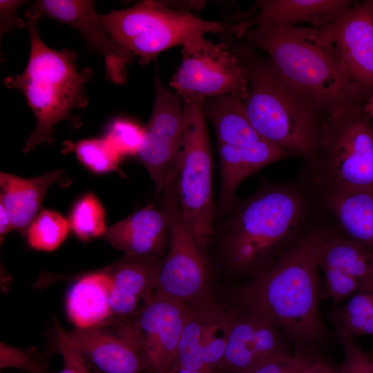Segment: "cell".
<instances>
[{
	"instance_id": "obj_1",
	"label": "cell",
	"mask_w": 373,
	"mask_h": 373,
	"mask_svg": "<svg viewBox=\"0 0 373 373\" xmlns=\"http://www.w3.org/2000/svg\"><path fill=\"white\" fill-rule=\"evenodd\" d=\"M334 229L332 222L314 220L271 265L236 292V308L272 323L298 354L307 355L305 351L326 336L318 306V270Z\"/></svg>"
},
{
	"instance_id": "obj_2",
	"label": "cell",
	"mask_w": 373,
	"mask_h": 373,
	"mask_svg": "<svg viewBox=\"0 0 373 373\" xmlns=\"http://www.w3.org/2000/svg\"><path fill=\"white\" fill-rule=\"evenodd\" d=\"M318 201L299 179L262 186L238 204L222 240L226 261L236 272L256 277L314 221Z\"/></svg>"
},
{
	"instance_id": "obj_3",
	"label": "cell",
	"mask_w": 373,
	"mask_h": 373,
	"mask_svg": "<svg viewBox=\"0 0 373 373\" xmlns=\"http://www.w3.org/2000/svg\"><path fill=\"white\" fill-rule=\"evenodd\" d=\"M247 74V116L265 138L305 160L316 152L329 111L289 83L271 60L233 36L222 35Z\"/></svg>"
},
{
	"instance_id": "obj_4",
	"label": "cell",
	"mask_w": 373,
	"mask_h": 373,
	"mask_svg": "<svg viewBox=\"0 0 373 373\" xmlns=\"http://www.w3.org/2000/svg\"><path fill=\"white\" fill-rule=\"evenodd\" d=\"M242 38L254 49L266 52L287 83L328 111L346 103L365 104L344 73L336 48L325 29L253 26Z\"/></svg>"
},
{
	"instance_id": "obj_5",
	"label": "cell",
	"mask_w": 373,
	"mask_h": 373,
	"mask_svg": "<svg viewBox=\"0 0 373 373\" xmlns=\"http://www.w3.org/2000/svg\"><path fill=\"white\" fill-rule=\"evenodd\" d=\"M26 17L30 39L28 64L23 73L6 77L3 83L8 88L23 93L35 115V128L23 149L28 153L41 143L52 144L55 125L62 120H74L72 112L88 106L86 86L93 71L78 67L77 52L48 46L38 32L40 19Z\"/></svg>"
},
{
	"instance_id": "obj_6",
	"label": "cell",
	"mask_w": 373,
	"mask_h": 373,
	"mask_svg": "<svg viewBox=\"0 0 373 373\" xmlns=\"http://www.w3.org/2000/svg\"><path fill=\"white\" fill-rule=\"evenodd\" d=\"M364 106L350 102L329 111L318 148L298 178L316 199L373 191V128Z\"/></svg>"
},
{
	"instance_id": "obj_7",
	"label": "cell",
	"mask_w": 373,
	"mask_h": 373,
	"mask_svg": "<svg viewBox=\"0 0 373 373\" xmlns=\"http://www.w3.org/2000/svg\"><path fill=\"white\" fill-rule=\"evenodd\" d=\"M105 29L119 47L139 57L144 65L166 49L184 46L208 33L231 35L241 32L238 21H211L166 3L142 1L123 10L100 15Z\"/></svg>"
},
{
	"instance_id": "obj_8",
	"label": "cell",
	"mask_w": 373,
	"mask_h": 373,
	"mask_svg": "<svg viewBox=\"0 0 373 373\" xmlns=\"http://www.w3.org/2000/svg\"><path fill=\"white\" fill-rule=\"evenodd\" d=\"M184 133L175 184L181 215L206 254L213 233L216 207L212 189V156L204 100L183 99Z\"/></svg>"
},
{
	"instance_id": "obj_9",
	"label": "cell",
	"mask_w": 373,
	"mask_h": 373,
	"mask_svg": "<svg viewBox=\"0 0 373 373\" xmlns=\"http://www.w3.org/2000/svg\"><path fill=\"white\" fill-rule=\"evenodd\" d=\"M172 178L158 197L169 227V244L155 293L186 305L211 297L206 254L194 239L180 211Z\"/></svg>"
},
{
	"instance_id": "obj_10",
	"label": "cell",
	"mask_w": 373,
	"mask_h": 373,
	"mask_svg": "<svg viewBox=\"0 0 373 373\" xmlns=\"http://www.w3.org/2000/svg\"><path fill=\"white\" fill-rule=\"evenodd\" d=\"M182 59L170 87L182 99L204 100L224 95L245 97L248 80L236 55L224 40L201 37L182 46Z\"/></svg>"
},
{
	"instance_id": "obj_11",
	"label": "cell",
	"mask_w": 373,
	"mask_h": 373,
	"mask_svg": "<svg viewBox=\"0 0 373 373\" xmlns=\"http://www.w3.org/2000/svg\"><path fill=\"white\" fill-rule=\"evenodd\" d=\"M188 305L155 293L140 314L114 320L115 333L139 356L145 373H166L174 362Z\"/></svg>"
},
{
	"instance_id": "obj_12",
	"label": "cell",
	"mask_w": 373,
	"mask_h": 373,
	"mask_svg": "<svg viewBox=\"0 0 373 373\" xmlns=\"http://www.w3.org/2000/svg\"><path fill=\"white\" fill-rule=\"evenodd\" d=\"M153 85L155 97L144 126V142L135 157L146 169L159 196L178 171L184 119L180 95L164 85L158 74Z\"/></svg>"
},
{
	"instance_id": "obj_13",
	"label": "cell",
	"mask_w": 373,
	"mask_h": 373,
	"mask_svg": "<svg viewBox=\"0 0 373 373\" xmlns=\"http://www.w3.org/2000/svg\"><path fill=\"white\" fill-rule=\"evenodd\" d=\"M324 29L344 73L366 103L373 93V0L354 1Z\"/></svg>"
},
{
	"instance_id": "obj_14",
	"label": "cell",
	"mask_w": 373,
	"mask_h": 373,
	"mask_svg": "<svg viewBox=\"0 0 373 373\" xmlns=\"http://www.w3.org/2000/svg\"><path fill=\"white\" fill-rule=\"evenodd\" d=\"M187 305L174 361L189 369L214 373L226 349L233 309L225 310L211 297Z\"/></svg>"
},
{
	"instance_id": "obj_15",
	"label": "cell",
	"mask_w": 373,
	"mask_h": 373,
	"mask_svg": "<svg viewBox=\"0 0 373 373\" xmlns=\"http://www.w3.org/2000/svg\"><path fill=\"white\" fill-rule=\"evenodd\" d=\"M99 13L90 0H39L26 16H41L68 25L84 39L87 47L103 57L106 77L112 82L124 84L127 78V64L134 55L116 44L102 24Z\"/></svg>"
},
{
	"instance_id": "obj_16",
	"label": "cell",
	"mask_w": 373,
	"mask_h": 373,
	"mask_svg": "<svg viewBox=\"0 0 373 373\" xmlns=\"http://www.w3.org/2000/svg\"><path fill=\"white\" fill-rule=\"evenodd\" d=\"M206 119L211 123L218 143L240 149L254 173L278 161L296 157L262 136L251 125L238 95L209 97L202 102Z\"/></svg>"
},
{
	"instance_id": "obj_17",
	"label": "cell",
	"mask_w": 373,
	"mask_h": 373,
	"mask_svg": "<svg viewBox=\"0 0 373 373\" xmlns=\"http://www.w3.org/2000/svg\"><path fill=\"white\" fill-rule=\"evenodd\" d=\"M287 339L270 322L242 309H233L223 358L214 373H249L264 363L289 354Z\"/></svg>"
},
{
	"instance_id": "obj_18",
	"label": "cell",
	"mask_w": 373,
	"mask_h": 373,
	"mask_svg": "<svg viewBox=\"0 0 373 373\" xmlns=\"http://www.w3.org/2000/svg\"><path fill=\"white\" fill-rule=\"evenodd\" d=\"M162 258L125 255L109 265L112 280L111 319H124L143 312L157 288Z\"/></svg>"
},
{
	"instance_id": "obj_19",
	"label": "cell",
	"mask_w": 373,
	"mask_h": 373,
	"mask_svg": "<svg viewBox=\"0 0 373 373\" xmlns=\"http://www.w3.org/2000/svg\"><path fill=\"white\" fill-rule=\"evenodd\" d=\"M354 2L349 0H260L256 13L240 20L242 35L253 26L278 28L307 25L324 29Z\"/></svg>"
},
{
	"instance_id": "obj_20",
	"label": "cell",
	"mask_w": 373,
	"mask_h": 373,
	"mask_svg": "<svg viewBox=\"0 0 373 373\" xmlns=\"http://www.w3.org/2000/svg\"><path fill=\"white\" fill-rule=\"evenodd\" d=\"M169 236L165 211L149 204L108 227L103 237L125 255L162 258L167 250Z\"/></svg>"
},
{
	"instance_id": "obj_21",
	"label": "cell",
	"mask_w": 373,
	"mask_h": 373,
	"mask_svg": "<svg viewBox=\"0 0 373 373\" xmlns=\"http://www.w3.org/2000/svg\"><path fill=\"white\" fill-rule=\"evenodd\" d=\"M70 342L104 373H143L136 352L115 333L95 327L66 331Z\"/></svg>"
},
{
	"instance_id": "obj_22",
	"label": "cell",
	"mask_w": 373,
	"mask_h": 373,
	"mask_svg": "<svg viewBox=\"0 0 373 373\" xmlns=\"http://www.w3.org/2000/svg\"><path fill=\"white\" fill-rule=\"evenodd\" d=\"M317 201L339 233L373 251V191L326 195Z\"/></svg>"
},
{
	"instance_id": "obj_23",
	"label": "cell",
	"mask_w": 373,
	"mask_h": 373,
	"mask_svg": "<svg viewBox=\"0 0 373 373\" xmlns=\"http://www.w3.org/2000/svg\"><path fill=\"white\" fill-rule=\"evenodd\" d=\"M63 175L55 170L41 176L21 178L0 173V205L6 211L13 229L26 234L50 187Z\"/></svg>"
},
{
	"instance_id": "obj_24",
	"label": "cell",
	"mask_w": 373,
	"mask_h": 373,
	"mask_svg": "<svg viewBox=\"0 0 373 373\" xmlns=\"http://www.w3.org/2000/svg\"><path fill=\"white\" fill-rule=\"evenodd\" d=\"M112 280L106 269L79 278L69 289L66 311L75 328L100 327L111 320L110 296Z\"/></svg>"
},
{
	"instance_id": "obj_25",
	"label": "cell",
	"mask_w": 373,
	"mask_h": 373,
	"mask_svg": "<svg viewBox=\"0 0 373 373\" xmlns=\"http://www.w3.org/2000/svg\"><path fill=\"white\" fill-rule=\"evenodd\" d=\"M321 267L336 269L363 281L373 276V251L348 239L335 228L322 250Z\"/></svg>"
},
{
	"instance_id": "obj_26",
	"label": "cell",
	"mask_w": 373,
	"mask_h": 373,
	"mask_svg": "<svg viewBox=\"0 0 373 373\" xmlns=\"http://www.w3.org/2000/svg\"><path fill=\"white\" fill-rule=\"evenodd\" d=\"M63 145V153H74L83 165L97 174L117 171L122 158L104 137L67 140Z\"/></svg>"
},
{
	"instance_id": "obj_27",
	"label": "cell",
	"mask_w": 373,
	"mask_h": 373,
	"mask_svg": "<svg viewBox=\"0 0 373 373\" xmlns=\"http://www.w3.org/2000/svg\"><path fill=\"white\" fill-rule=\"evenodd\" d=\"M373 312V276L361 281L348 302L332 312L338 332L359 336L365 321Z\"/></svg>"
},
{
	"instance_id": "obj_28",
	"label": "cell",
	"mask_w": 373,
	"mask_h": 373,
	"mask_svg": "<svg viewBox=\"0 0 373 373\" xmlns=\"http://www.w3.org/2000/svg\"><path fill=\"white\" fill-rule=\"evenodd\" d=\"M68 220L70 230L84 242L104 236L107 229L104 209L91 193L85 194L75 203Z\"/></svg>"
},
{
	"instance_id": "obj_29",
	"label": "cell",
	"mask_w": 373,
	"mask_h": 373,
	"mask_svg": "<svg viewBox=\"0 0 373 373\" xmlns=\"http://www.w3.org/2000/svg\"><path fill=\"white\" fill-rule=\"evenodd\" d=\"M68 220L54 211L43 209L30 224L26 236L33 249L51 251L59 247L70 231Z\"/></svg>"
},
{
	"instance_id": "obj_30",
	"label": "cell",
	"mask_w": 373,
	"mask_h": 373,
	"mask_svg": "<svg viewBox=\"0 0 373 373\" xmlns=\"http://www.w3.org/2000/svg\"><path fill=\"white\" fill-rule=\"evenodd\" d=\"M104 137L122 157H135L144 142V127L128 119H116L109 124Z\"/></svg>"
},
{
	"instance_id": "obj_31",
	"label": "cell",
	"mask_w": 373,
	"mask_h": 373,
	"mask_svg": "<svg viewBox=\"0 0 373 373\" xmlns=\"http://www.w3.org/2000/svg\"><path fill=\"white\" fill-rule=\"evenodd\" d=\"M339 341L344 352V359L337 368V373H373V358L353 341V336L338 332Z\"/></svg>"
},
{
	"instance_id": "obj_32",
	"label": "cell",
	"mask_w": 373,
	"mask_h": 373,
	"mask_svg": "<svg viewBox=\"0 0 373 373\" xmlns=\"http://www.w3.org/2000/svg\"><path fill=\"white\" fill-rule=\"evenodd\" d=\"M320 269L324 274L327 296L334 304L353 296L361 286V281L345 272L330 267Z\"/></svg>"
},
{
	"instance_id": "obj_33",
	"label": "cell",
	"mask_w": 373,
	"mask_h": 373,
	"mask_svg": "<svg viewBox=\"0 0 373 373\" xmlns=\"http://www.w3.org/2000/svg\"><path fill=\"white\" fill-rule=\"evenodd\" d=\"M55 327L57 345L64 361L63 369L59 373H86L88 369L85 356L70 342L66 331L57 320H55Z\"/></svg>"
},
{
	"instance_id": "obj_34",
	"label": "cell",
	"mask_w": 373,
	"mask_h": 373,
	"mask_svg": "<svg viewBox=\"0 0 373 373\" xmlns=\"http://www.w3.org/2000/svg\"><path fill=\"white\" fill-rule=\"evenodd\" d=\"M32 350H23L0 343V368L15 367L31 372H43L42 367L35 361Z\"/></svg>"
},
{
	"instance_id": "obj_35",
	"label": "cell",
	"mask_w": 373,
	"mask_h": 373,
	"mask_svg": "<svg viewBox=\"0 0 373 373\" xmlns=\"http://www.w3.org/2000/svg\"><path fill=\"white\" fill-rule=\"evenodd\" d=\"M312 358L302 354H289L275 358L249 373H300Z\"/></svg>"
},
{
	"instance_id": "obj_36",
	"label": "cell",
	"mask_w": 373,
	"mask_h": 373,
	"mask_svg": "<svg viewBox=\"0 0 373 373\" xmlns=\"http://www.w3.org/2000/svg\"><path fill=\"white\" fill-rule=\"evenodd\" d=\"M24 3V1L1 0V37L15 28H21L24 22L17 15L18 7Z\"/></svg>"
},
{
	"instance_id": "obj_37",
	"label": "cell",
	"mask_w": 373,
	"mask_h": 373,
	"mask_svg": "<svg viewBox=\"0 0 373 373\" xmlns=\"http://www.w3.org/2000/svg\"><path fill=\"white\" fill-rule=\"evenodd\" d=\"M300 373H337V368L323 359L311 358Z\"/></svg>"
},
{
	"instance_id": "obj_38",
	"label": "cell",
	"mask_w": 373,
	"mask_h": 373,
	"mask_svg": "<svg viewBox=\"0 0 373 373\" xmlns=\"http://www.w3.org/2000/svg\"><path fill=\"white\" fill-rule=\"evenodd\" d=\"M13 229L12 223L3 207L0 205V238L3 241L9 231Z\"/></svg>"
},
{
	"instance_id": "obj_39",
	"label": "cell",
	"mask_w": 373,
	"mask_h": 373,
	"mask_svg": "<svg viewBox=\"0 0 373 373\" xmlns=\"http://www.w3.org/2000/svg\"><path fill=\"white\" fill-rule=\"evenodd\" d=\"M166 373H206V372L185 367L174 361Z\"/></svg>"
},
{
	"instance_id": "obj_40",
	"label": "cell",
	"mask_w": 373,
	"mask_h": 373,
	"mask_svg": "<svg viewBox=\"0 0 373 373\" xmlns=\"http://www.w3.org/2000/svg\"><path fill=\"white\" fill-rule=\"evenodd\" d=\"M365 111L369 116L373 128V93L365 104Z\"/></svg>"
},
{
	"instance_id": "obj_41",
	"label": "cell",
	"mask_w": 373,
	"mask_h": 373,
	"mask_svg": "<svg viewBox=\"0 0 373 373\" xmlns=\"http://www.w3.org/2000/svg\"><path fill=\"white\" fill-rule=\"evenodd\" d=\"M35 373H48V372H35Z\"/></svg>"
},
{
	"instance_id": "obj_42",
	"label": "cell",
	"mask_w": 373,
	"mask_h": 373,
	"mask_svg": "<svg viewBox=\"0 0 373 373\" xmlns=\"http://www.w3.org/2000/svg\"><path fill=\"white\" fill-rule=\"evenodd\" d=\"M86 373H90V372H89V370H88Z\"/></svg>"
}]
</instances>
